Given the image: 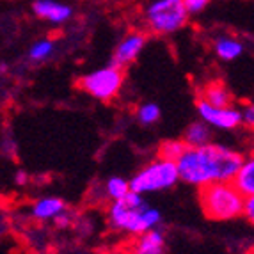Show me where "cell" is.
<instances>
[{
  "label": "cell",
  "instance_id": "1",
  "mask_svg": "<svg viewBox=\"0 0 254 254\" xmlns=\"http://www.w3.org/2000/svg\"><path fill=\"white\" fill-rule=\"evenodd\" d=\"M246 155L231 146L210 142L199 148H189L178 158L182 183L195 187L197 190L213 183L235 182Z\"/></svg>",
  "mask_w": 254,
  "mask_h": 254
},
{
  "label": "cell",
  "instance_id": "11",
  "mask_svg": "<svg viewBox=\"0 0 254 254\" xmlns=\"http://www.w3.org/2000/svg\"><path fill=\"white\" fill-rule=\"evenodd\" d=\"M212 52L222 63H235L246 52V43L231 32H217L212 38Z\"/></svg>",
  "mask_w": 254,
  "mask_h": 254
},
{
  "label": "cell",
  "instance_id": "6",
  "mask_svg": "<svg viewBox=\"0 0 254 254\" xmlns=\"http://www.w3.org/2000/svg\"><path fill=\"white\" fill-rule=\"evenodd\" d=\"M125 82H127L125 68H119L114 63H110L82 75L76 85H78V89L84 91L93 100L109 103L121 94Z\"/></svg>",
  "mask_w": 254,
  "mask_h": 254
},
{
  "label": "cell",
  "instance_id": "20",
  "mask_svg": "<svg viewBox=\"0 0 254 254\" xmlns=\"http://www.w3.org/2000/svg\"><path fill=\"white\" fill-rule=\"evenodd\" d=\"M242 127L254 130V102H249L242 107Z\"/></svg>",
  "mask_w": 254,
  "mask_h": 254
},
{
  "label": "cell",
  "instance_id": "2",
  "mask_svg": "<svg viewBox=\"0 0 254 254\" xmlns=\"http://www.w3.org/2000/svg\"><path fill=\"white\" fill-rule=\"evenodd\" d=\"M105 217L107 224L114 233L131 238L160 228L162 224L160 210L149 204L144 195L137 192H130L125 199L107 204Z\"/></svg>",
  "mask_w": 254,
  "mask_h": 254
},
{
  "label": "cell",
  "instance_id": "25",
  "mask_svg": "<svg viewBox=\"0 0 254 254\" xmlns=\"http://www.w3.org/2000/svg\"><path fill=\"white\" fill-rule=\"evenodd\" d=\"M110 2H121V0H110Z\"/></svg>",
  "mask_w": 254,
  "mask_h": 254
},
{
  "label": "cell",
  "instance_id": "24",
  "mask_svg": "<svg viewBox=\"0 0 254 254\" xmlns=\"http://www.w3.org/2000/svg\"><path fill=\"white\" fill-rule=\"evenodd\" d=\"M13 182H14V185H18V187H27V185H29V182H30V178H29V174H27L25 171L18 169L16 173L13 174Z\"/></svg>",
  "mask_w": 254,
  "mask_h": 254
},
{
  "label": "cell",
  "instance_id": "18",
  "mask_svg": "<svg viewBox=\"0 0 254 254\" xmlns=\"http://www.w3.org/2000/svg\"><path fill=\"white\" fill-rule=\"evenodd\" d=\"M162 118V110L157 103L153 102H144L137 105L135 109V119L137 123L142 125V127H153V125H157Z\"/></svg>",
  "mask_w": 254,
  "mask_h": 254
},
{
  "label": "cell",
  "instance_id": "5",
  "mask_svg": "<svg viewBox=\"0 0 254 254\" xmlns=\"http://www.w3.org/2000/svg\"><path fill=\"white\" fill-rule=\"evenodd\" d=\"M180 182L182 178H180L178 164L173 160H165L162 157L149 160L130 178L131 192H137L144 197L149 194L171 190Z\"/></svg>",
  "mask_w": 254,
  "mask_h": 254
},
{
  "label": "cell",
  "instance_id": "17",
  "mask_svg": "<svg viewBox=\"0 0 254 254\" xmlns=\"http://www.w3.org/2000/svg\"><path fill=\"white\" fill-rule=\"evenodd\" d=\"M235 185L242 190L244 195H253L254 194V151L246 155L242 167L238 171L237 178H235Z\"/></svg>",
  "mask_w": 254,
  "mask_h": 254
},
{
  "label": "cell",
  "instance_id": "15",
  "mask_svg": "<svg viewBox=\"0 0 254 254\" xmlns=\"http://www.w3.org/2000/svg\"><path fill=\"white\" fill-rule=\"evenodd\" d=\"M100 190H102V199L109 203H114V201L125 199L128 194L131 192L130 178H125V176H109V178L103 182V185H100Z\"/></svg>",
  "mask_w": 254,
  "mask_h": 254
},
{
  "label": "cell",
  "instance_id": "19",
  "mask_svg": "<svg viewBox=\"0 0 254 254\" xmlns=\"http://www.w3.org/2000/svg\"><path fill=\"white\" fill-rule=\"evenodd\" d=\"M185 149L187 144L183 142V139H167L160 142V146L157 149V157H162L165 160L178 162V158L182 157Z\"/></svg>",
  "mask_w": 254,
  "mask_h": 254
},
{
  "label": "cell",
  "instance_id": "8",
  "mask_svg": "<svg viewBox=\"0 0 254 254\" xmlns=\"http://www.w3.org/2000/svg\"><path fill=\"white\" fill-rule=\"evenodd\" d=\"M146 45H148V32L144 29L128 30L116 45L110 63H114L119 68H128L142 55Z\"/></svg>",
  "mask_w": 254,
  "mask_h": 254
},
{
  "label": "cell",
  "instance_id": "26",
  "mask_svg": "<svg viewBox=\"0 0 254 254\" xmlns=\"http://www.w3.org/2000/svg\"><path fill=\"white\" fill-rule=\"evenodd\" d=\"M242 254H251V253H242Z\"/></svg>",
  "mask_w": 254,
  "mask_h": 254
},
{
  "label": "cell",
  "instance_id": "10",
  "mask_svg": "<svg viewBox=\"0 0 254 254\" xmlns=\"http://www.w3.org/2000/svg\"><path fill=\"white\" fill-rule=\"evenodd\" d=\"M68 210V204L63 197L54 194H47V195H39L36 197L29 208V217L38 224H48L52 222L54 224L55 219Z\"/></svg>",
  "mask_w": 254,
  "mask_h": 254
},
{
  "label": "cell",
  "instance_id": "16",
  "mask_svg": "<svg viewBox=\"0 0 254 254\" xmlns=\"http://www.w3.org/2000/svg\"><path fill=\"white\" fill-rule=\"evenodd\" d=\"M55 50H57V41L54 38H48V36L38 38L27 50V61L30 64H43L54 57Z\"/></svg>",
  "mask_w": 254,
  "mask_h": 254
},
{
  "label": "cell",
  "instance_id": "14",
  "mask_svg": "<svg viewBox=\"0 0 254 254\" xmlns=\"http://www.w3.org/2000/svg\"><path fill=\"white\" fill-rule=\"evenodd\" d=\"M182 139L189 148L206 146V144H210V142H213V128L204 123L203 119L197 118L195 121L187 125Z\"/></svg>",
  "mask_w": 254,
  "mask_h": 254
},
{
  "label": "cell",
  "instance_id": "4",
  "mask_svg": "<svg viewBox=\"0 0 254 254\" xmlns=\"http://www.w3.org/2000/svg\"><path fill=\"white\" fill-rule=\"evenodd\" d=\"M190 21V13L183 0H148L140 11L142 29L153 36H174Z\"/></svg>",
  "mask_w": 254,
  "mask_h": 254
},
{
  "label": "cell",
  "instance_id": "13",
  "mask_svg": "<svg viewBox=\"0 0 254 254\" xmlns=\"http://www.w3.org/2000/svg\"><path fill=\"white\" fill-rule=\"evenodd\" d=\"M197 100H203L215 107H231L233 105V93L222 80H208L199 87Z\"/></svg>",
  "mask_w": 254,
  "mask_h": 254
},
{
  "label": "cell",
  "instance_id": "21",
  "mask_svg": "<svg viewBox=\"0 0 254 254\" xmlns=\"http://www.w3.org/2000/svg\"><path fill=\"white\" fill-rule=\"evenodd\" d=\"M183 2H185L190 16H197V14H201L208 5L212 4V0H183Z\"/></svg>",
  "mask_w": 254,
  "mask_h": 254
},
{
  "label": "cell",
  "instance_id": "23",
  "mask_svg": "<svg viewBox=\"0 0 254 254\" xmlns=\"http://www.w3.org/2000/svg\"><path fill=\"white\" fill-rule=\"evenodd\" d=\"M244 219L249 222L251 226H254V194L246 195V203H244Z\"/></svg>",
  "mask_w": 254,
  "mask_h": 254
},
{
  "label": "cell",
  "instance_id": "3",
  "mask_svg": "<svg viewBox=\"0 0 254 254\" xmlns=\"http://www.w3.org/2000/svg\"><path fill=\"white\" fill-rule=\"evenodd\" d=\"M197 203L208 220L229 222L244 215L246 195L233 182L213 183L197 190Z\"/></svg>",
  "mask_w": 254,
  "mask_h": 254
},
{
  "label": "cell",
  "instance_id": "9",
  "mask_svg": "<svg viewBox=\"0 0 254 254\" xmlns=\"http://www.w3.org/2000/svg\"><path fill=\"white\" fill-rule=\"evenodd\" d=\"M30 13L39 21H45L50 27H64L75 16V9L63 0H32Z\"/></svg>",
  "mask_w": 254,
  "mask_h": 254
},
{
  "label": "cell",
  "instance_id": "22",
  "mask_svg": "<svg viewBox=\"0 0 254 254\" xmlns=\"http://www.w3.org/2000/svg\"><path fill=\"white\" fill-rule=\"evenodd\" d=\"M75 215H73V212H69V210H66L64 213H61L57 219H55L54 226L57 229H68V228H73L75 226Z\"/></svg>",
  "mask_w": 254,
  "mask_h": 254
},
{
  "label": "cell",
  "instance_id": "12",
  "mask_svg": "<svg viewBox=\"0 0 254 254\" xmlns=\"http://www.w3.org/2000/svg\"><path fill=\"white\" fill-rule=\"evenodd\" d=\"M165 251H167V238L164 229L157 228L131 238L127 254H165Z\"/></svg>",
  "mask_w": 254,
  "mask_h": 254
},
{
  "label": "cell",
  "instance_id": "7",
  "mask_svg": "<svg viewBox=\"0 0 254 254\" xmlns=\"http://www.w3.org/2000/svg\"><path fill=\"white\" fill-rule=\"evenodd\" d=\"M195 114L206 125H210L213 130L219 131H233L242 127V110L235 105L215 107L203 102V100H197L195 102Z\"/></svg>",
  "mask_w": 254,
  "mask_h": 254
}]
</instances>
